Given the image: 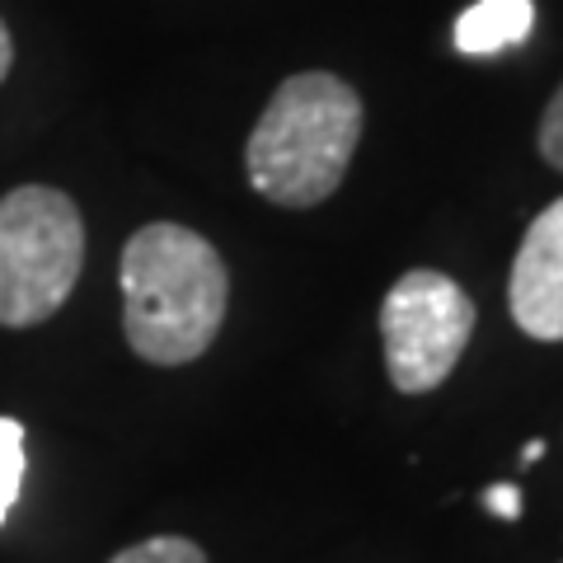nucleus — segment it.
<instances>
[{"instance_id": "obj_1", "label": "nucleus", "mask_w": 563, "mask_h": 563, "mask_svg": "<svg viewBox=\"0 0 563 563\" xmlns=\"http://www.w3.org/2000/svg\"><path fill=\"white\" fill-rule=\"evenodd\" d=\"M122 333L141 362L188 366L217 343L231 301V273L217 244L188 225L151 221L128 240L118 263Z\"/></svg>"}, {"instance_id": "obj_2", "label": "nucleus", "mask_w": 563, "mask_h": 563, "mask_svg": "<svg viewBox=\"0 0 563 563\" xmlns=\"http://www.w3.org/2000/svg\"><path fill=\"white\" fill-rule=\"evenodd\" d=\"M362 141V99L329 70L282 80L244 146V169L258 198L277 207H320L333 198Z\"/></svg>"}, {"instance_id": "obj_3", "label": "nucleus", "mask_w": 563, "mask_h": 563, "mask_svg": "<svg viewBox=\"0 0 563 563\" xmlns=\"http://www.w3.org/2000/svg\"><path fill=\"white\" fill-rule=\"evenodd\" d=\"M85 268V221L62 188L24 184L0 198V324L52 320Z\"/></svg>"}, {"instance_id": "obj_4", "label": "nucleus", "mask_w": 563, "mask_h": 563, "mask_svg": "<svg viewBox=\"0 0 563 563\" xmlns=\"http://www.w3.org/2000/svg\"><path fill=\"white\" fill-rule=\"evenodd\" d=\"M470 333L474 301L461 291V282L437 268L404 273L380 301L385 372H390L399 395L437 390L470 347Z\"/></svg>"}, {"instance_id": "obj_5", "label": "nucleus", "mask_w": 563, "mask_h": 563, "mask_svg": "<svg viewBox=\"0 0 563 563\" xmlns=\"http://www.w3.org/2000/svg\"><path fill=\"white\" fill-rule=\"evenodd\" d=\"M507 306L526 339L563 343V198L526 225L507 282Z\"/></svg>"}, {"instance_id": "obj_6", "label": "nucleus", "mask_w": 563, "mask_h": 563, "mask_svg": "<svg viewBox=\"0 0 563 563\" xmlns=\"http://www.w3.org/2000/svg\"><path fill=\"white\" fill-rule=\"evenodd\" d=\"M536 24L531 0H479L455 20V47L465 57H498V52L526 43Z\"/></svg>"}, {"instance_id": "obj_7", "label": "nucleus", "mask_w": 563, "mask_h": 563, "mask_svg": "<svg viewBox=\"0 0 563 563\" xmlns=\"http://www.w3.org/2000/svg\"><path fill=\"white\" fill-rule=\"evenodd\" d=\"M20 484H24V422L0 418V521L20 503Z\"/></svg>"}, {"instance_id": "obj_8", "label": "nucleus", "mask_w": 563, "mask_h": 563, "mask_svg": "<svg viewBox=\"0 0 563 563\" xmlns=\"http://www.w3.org/2000/svg\"><path fill=\"white\" fill-rule=\"evenodd\" d=\"M109 563H207V554L184 536H155V540H141L132 550L113 554Z\"/></svg>"}, {"instance_id": "obj_9", "label": "nucleus", "mask_w": 563, "mask_h": 563, "mask_svg": "<svg viewBox=\"0 0 563 563\" xmlns=\"http://www.w3.org/2000/svg\"><path fill=\"white\" fill-rule=\"evenodd\" d=\"M540 155L554 169H563V85L554 90L550 109H544V118H540Z\"/></svg>"}, {"instance_id": "obj_10", "label": "nucleus", "mask_w": 563, "mask_h": 563, "mask_svg": "<svg viewBox=\"0 0 563 563\" xmlns=\"http://www.w3.org/2000/svg\"><path fill=\"white\" fill-rule=\"evenodd\" d=\"M484 507L498 512L503 521H517L521 517V488L517 484H493V488H484Z\"/></svg>"}, {"instance_id": "obj_11", "label": "nucleus", "mask_w": 563, "mask_h": 563, "mask_svg": "<svg viewBox=\"0 0 563 563\" xmlns=\"http://www.w3.org/2000/svg\"><path fill=\"white\" fill-rule=\"evenodd\" d=\"M10 66H14V43H10V29H5V20H0V80L10 76Z\"/></svg>"}, {"instance_id": "obj_12", "label": "nucleus", "mask_w": 563, "mask_h": 563, "mask_svg": "<svg viewBox=\"0 0 563 563\" xmlns=\"http://www.w3.org/2000/svg\"><path fill=\"white\" fill-rule=\"evenodd\" d=\"M540 455H544V442L536 437V442H526V446H521V465H536Z\"/></svg>"}]
</instances>
